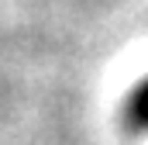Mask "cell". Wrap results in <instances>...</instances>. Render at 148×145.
Returning a JSON list of instances; mask_svg holds the SVG:
<instances>
[{
    "label": "cell",
    "mask_w": 148,
    "mask_h": 145,
    "mask_svg": "<svg viewBox=\"0 0 148 145\" xmlns=\"http://www.w3.org/2000/svg\"><path fill=\"white\" fill-rule=\"evenodd\" d=\"M131 121L141 124V128H148V79L134 90V97H131Z\"/></svg>",
    "instance_id": "cell-1"
}]
</instances>
